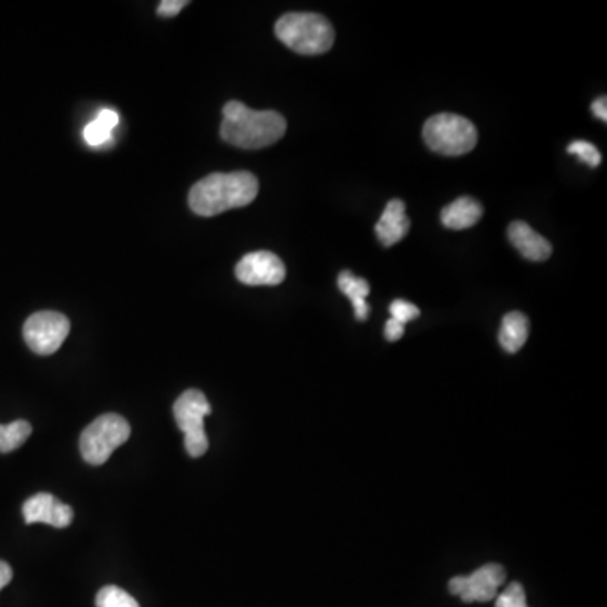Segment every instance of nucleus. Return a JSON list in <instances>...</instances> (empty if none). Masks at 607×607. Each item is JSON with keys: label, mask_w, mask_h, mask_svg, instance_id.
Wrapping results in <instances>:
<instances>
[{"label": "nucleus", "mask_w": 607, "mask_h": 607, "mask_svg": "<svg viewBox=\"0 0 607 607\" xmlns=\"http://www.w3.org/2000/svg\"><path fill=\"white\" fill-rule=\"evenodd\" d=\"M338 287L353 304L358 321H364L368 315H370V306L367 302L368 294H370V284L361 279V277H357L354 274L344 270V272L339 274Z\"/></svg>", "instance_id": "obj_15"}, {"label": "nucleus", "mask_w": 607, "mask_h": 607, "mask_svg": "<svg viewBox=\"0 0 607 607\" xmlns=\"http://www.w3.org/2000/svg\"><path fill=\"white\" fill-rule=\"evenodd\" d=\"M276 35L290 50L315 56L331 50L335 29L328 19L312 12H290L276 24Z\"/></svg>", "instance_id": "obj_3"}, {"label": "nucleus", "mask_w": 607, "mask_h": 607, "mask_svg": "<svg viewBox=\"0 0 607 607\" xmlns=\"http://www.w3.org/2000/svg\"><path fill=\"white\" fill-rule=\"evenodd\" d=\"M174 419L184 434V447L192 457H202L208 451V435L205 432V419L212 413V405L205 393L199 390H186L174 403Z\"/></svg>", "instance_id": "obj_6"}, {"label": "nucleus", "mask_w": 607, "mask_h": 607, "mask_svg": "<svg viewBox=\"0 0 607 607\" xmlns=\"http://www.w3.org/2000/svg\"><path fill=\"white\" fill-rule=\"evenodd\" d=\"M593 113L596 115L599 121L607 122V100L606 96L603 99H597L593 103Z\"/></svg>", "instance_id": "obj_25"}, {"label": "nucleus", "mask_w": 607, "mask_h": 607, "mask_svg": "<svg viewBox=\"0 0 607 607\" xmlns=\"http://www.w3.org/2000/svg\"><path fill=\"white\" fill-rule=\"evenodd\" d=\"M258 195V179L248 171L215 173L198 181L189 192V208L199 216H216L245 208Z\"/></svg>", "instance_id": "obj_1"}, {"label": "nucleus", "mask_w": 607, "mask_h": 607, "mask_svg": "<svg viewBox=\"0 0 607 607\" xmlns=\"http://www.w3.org/2000/svg\"><path fill=\"white\" fill-rule=\"evenodd\" d=\"M70 328V321L61 312L41 311L28 318L22 335L32 353L50 357L63 347Z\"/></svg>", "instance_id": "obj_7"}, {"label": "nucleus", "mask_w": 607, "mask_h": 607, "mask_svg": "<svg viewBox=\"0 0 607 607\" xmlns=\"http://www.w3.org/2000/svg\"><path fill=\"white\" fill-rule=\"evenodd\" d=\"M119 125L117 112L113 110H102L99 113V117L95 121L90 122L85 128H83V138L86 144L99 147V145L106 144L112 138L113 128Z\"/></svg>", "instance_id": "obj_16"}, {"label": "nucleus", "mask_w": 607, "mask_h": 607, "mask_svg": "<svg viewBox=\"0 0 607 607\" xmlns=\"http://www.w3.org/2000/svg\"><path fill=\"white\" fill-rule=\"evenodd\" d=\"M528 318L522 312H510L503 318L500 329V344L506 353H518L528 339Z\"/></svg>", "instance_id": "obj_14"}, {"label": "nucleus", "mask_w": 607, "mask_h": 607, "mask_svg": "<svg viewBox=\"0 0 607 607\" xmlns=\"http://www.w3.org/2000/svg\"><path fill=\"white\" fill-rule=\"evenodd\" d=\"M25 523H44L54 528H66L73 522V508L54 498L51 493H40L29 498L22 506Z\"/></svg>", "instance_id": "obj_10"}, {"label": "nucleus", "mask_w": 607, "mask_h": 607, "mask_svg": "<svg viewBox=\"0 0 607 607\" xmlns=\"http://www.w3.org/2000/svg\"><path fill=\"white\" fill-rule=\"evenodd\" d=\"M186 6H189L187 0H164L157 8V16L166 19L176 18Z\"/></svg>", "instance_id": "obj_22"}, {"label": "nucleus", "mask_w": 607, "mask_h": 607, "mask_svg": "<svg viewBox=\"0 0 607 607\" xmlns=\"http://www.w3.org/2000/svg\"><path fill=\"white\" fill-rule=\"evenodd\" d=\"M131 425L119 413H105L92 422L80 438V451L90 466H102L115 449L131 438Z\"/></svg>", "instance_id": "obj_5"}, {"label": "nucleus", "mask_w": 607, "mask_h": 607, "mask_svg": "<svg viewBox=\"0 0 607 607\" xmlns=\"http://www.w3.org/2000/svg\"><path fill=\"white\" fill-rule=\"evenodd\" d=\"M506 570L500 564H486L474 570L471 576L454 577L449 590L460 596L464 603H490L498 596L500 587L505 584Z\"/></svg>", "instance_id": "obj_8"}, {"label": "nucleus", "mask_w": 607, "mask_h": 607, "mask_svg": "<svg viewBox=\"0 0 607 607\" xmlns=\"http://www.w3.org/2000/svg\"><path fill=\"white\" fill-rule=\"evenodd\" d=\"M409 230L410 219L405 215V203L402 199H392L374 228L378 240L382 241L383 247H393L407 237Z\"/></svg>", "instance_id": "obj_12"}, {"label": "nucleus", "mask_w": 607, "mask_h": 607, "mask_svg": "<svg viewBox=\"0 0 607 607\" xmlns=\"http://www.w3.org/2000/svg\"><path fill=\"white\" fill-rule=\"evenodd\" d=\"M403 332H405V326H403L402 322L390 318L385 326V338L389 339L390 343L399 341V339L402 338Z\"/></svg>", "instance_id": "obj_23"}, {"label": "nucleus", "mask_w": 607, "mask_h": 607, "mask_svg": "<svg viewBox=\"0 0 607 607\" xmlns=\"http://www.w3.org/2000/svg\"><path fill=\"white\" fill-rule=\"evenodd\" d=\"M96 607H141L137 600L121 587L106 586L96 594Z\"/></svg>", "instance_id": "obj_17"}, {"label": "nucleus", "mask_w": 607, "mask_h": 607, "mask_svg": "<svg viewBox=\"0 0 607 607\" xmlns=\"http://www.w3.org/2000/svg\"><path fill=\"white\" fill-rule=\"evenodd\" d=\"M508 238L526 260L544 261L551 258V241L537 234L528 223L513 222L508 228Z\"/></svg>", "instance_id": "obj_11"}, {"label": "nucleus", "mask_w": 607, "mask_h": 607, "mask_svg": "<svg viewBox=\"0 0 607 607\" xmlns=\"http://www.w3.org/2000/svg\"><path fill=\"white\" fill-rule=\"evenodd\" d=\"M483 216V206L470 196H461L441 213L442 225L451 230H466L476 225Z\"/></svg>", "instance_id": "obj_13"}, {"label": "nucleus", "mask_w": 607, "mask_h": 607, "mask_svg": "<svg viewBox=\"0 0 607 607\" xmlns=\"http://www.w3.org/2000/svg\"><path fill=\"white\" fill-rule=\"evenodd\" d=\"M12 576L14 574H12L11 565L8 562L0 560V590L4 589L11 583Z\"/></svg>", "instance_id": "obj_24"}, {"label": "nucleus", "mask_w": 607, "mask_h": 607, "mask_svg": "<svg viewBox=\"0 0 607 607\" xmlns=\"http://www.w3.org/2000/svg\"><path fill=\"white\" fill-rule=\"evenodd\" d=\"M568 154L579 157L583 163H586L587 166L597 167L603 163V156L600 152L597 151L596 145L590 144L586 141H576L567 147Z\"/></svg>", "instance_id": "obj_19"}, {"label": "nucleus", "mask_w": 607, "mask_h": 607, "mask_svg": "<svg viewBox=\"0 0 607 607\" xmlns=\"http://www.w3.org/2000/svg\"><path fill=\"white\" fill-rule=\"evenodd\" d=\"M424 141L442 156H464L477 144V131L473 122L455 115L439 113L424 125Z\"/></svg>", "instance_id": "obj_4"}, {"label": "nucleus", "mask_w": 607, "mask_h": 607, "mask_svg": "<svg viewBox=\"0 0 607 607\" xmlns=\"http://www.w3.org/2000/svg\"><path fill=\"white\" fill-rule=\"evenodd\" d=\"M6 429H8V432H6V442L4 449H2V454H9V452L21 447V445L28 441L29 435L32 434V428L28 421H14L12 424L6 425Z\"/></svg>", "instance_id": "obj_18"}, {"label": "nucleus", "mask_w": 607, "mask_h": 607, "mask_svg": "<svg viewBox=\"0 0 607 607\" xmlns=\"http://www.w3.org/2000/svg\"><path fill=\"white\" fill-rule=\"evenodd\" d=\"M390 315H392V319H395V321L402 322V325L405 326L407 322L419 318L421 311H419L415 304L399 299L393 300L392 306H390Z\"/></svg>", "instance_id": "obj_21"}, {"label": "nucleus", "mask_w": 607, "mask_h": 607, "mask_svg": "<svg viewBox=\"0 0 607 607\" xmlns=\"http://www.w3.org/2000/svg\"><path fill=\"white\" fill-rule=\"evenodd\" d=\"M495 607H528L525 589H523L522 584H510L500 596H496Z\"/></svg>", "instance_id": "obj_20"}, {"label": "nucleus", "mask_w": 607, "mask_h": 607, "mask_svg": "<svg viewBox=\"0 0 607 607\" xmlns=\"http://www.w3.org/2000/svg\"><path fill=\"white\" fill-rule=\"evenodd\" d=\"M6 432H8L6 425H0V452H2V449H4Z\"/></svg>", "instance_id": "obj_26"}, {"label": "nucleus", "mask_w": 607, "mask_h": 607, "mask_svg": "<svg viewBox=\"0 0 607 607\" xmlns=\"http://www.w3.org/2000/svg\"><path fill=\"white\" fill-rule=\"evenodd\" d=\"M287 131L286 119L272 110H251L237 100L223 109L222 137L240 148H264L276 144Z\"/></svg>", "instance_id": "obj_2"}, {"label": "nucleus", "mask_w": 607, "mask_h": 607, "mask_svg": "<svg viewBox=\"0 0 607 607\" xmlns=\"http://www.w3.org/2000/svg\"><path fill=\"white\" fill-rule=\"evenodd\" d=\"M235 276L245 286H279L286 279V265L272 251H251L238 261Z\"/></svg>", "instance_id": "obj_9"}]
</instances>
